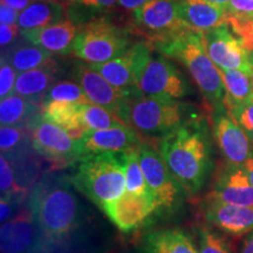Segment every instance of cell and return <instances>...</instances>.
Segmentation results:
<instances>
[{
	"mask_svg": "<svg viewBox=\"0 0 253 253\" xmlns=\"http://www.w3.org/2000/svg\"><path fill=\"white\" fill-rule=\"evenodd\" d=\"M93 71L106 79L107 81L122 91L126 97L132 94L140 93L134 77V63H132L131 48L118 59L103 63H88Z\"/></svg>",
	"mask_w": 253,
	"mask_h": 253,
	"instance_id": "7402d4cb",
	"label": "cell"
},
{
	"mask_svg": "<svg viewBox=\"0 0 253 253\" xmlns=\"http://www.w3.org/2000/svg\"><path fill=\"white\" fill-rule=\"evenodd\" d=\"M149 0H118V5L125 11L135 12L136 9L142 7Z\"/></svg>",
	"mask_w": 253,
	"mask_h": 253,
	"instance_id": "7bdbcfd3",
	"label": "cell"
},
{
	"mask_svg": "<svg viewBox=\"0 0 253 253\" xmlns=\"http://www.w3.org/2000/svg\"><path fill=\"white\" fill-rule=\"evenodd\" d=\"M229 12V11H227ZM227 25L236 34L242 46L248 50L253 52V18L238 17V15L229 13Z\"/></svg>",
	"mask_w": 253,
	"mask_h": 253,
	"instance_id": "d590c367",
	"label": "cell"
},
{
	"mask_svg": "<svg viewBox=\"0 0 253 253\" xmlns=\"http://www.w3.org/2000/svg\"><path fill=\"white\" fill-rule=\"evenodd\" d=\"M198 253H233L230 243L224 236L209 227H199Z\"/></svg>",
	"mask_w": 253,
	"mask_h": 253,
	"instance_id": "836d02e7",
	"label": "cell"
},
{
	"mask_svg": "<svg viewBox=\"0 0 253 253\" xmlns=\"http://www.w3.org/2000/svg\"><path fill=\"white\" fill-rule=\"evenodd\" d=\"M204 218L210 225L231 237H245L253 231V208L205 202Z\"/></svg>",
	"mask_w": 253,
	"mask_h": 253,
	"instance_id": "e0dca14e",
	"label": "cell"
},
{
	"mask_svg": "<svg viewBox=\"0 0 253 253\" xmlns=\"http://www.w3.org/2000/svg\"><path fill=\"white\" fill-rule=\"evenodd\" d=\"M81 106L82 104L48 101L42 104V115L48 121L65 129L74 140H80L84 135L81 123Z\"/></svg>",
	"mask_w": 253,
	"mask_h": 253,
	"instance_id": "484cf974",
	"label": "cell"
},
{
	"mask_svg": "<svg viewBox=\"0 0 253 253\" xmlns=\"http://www.w3.org/2000/svg\"><path fill=\"white\" fill-rule=\"evenodd\" d=\"M0 190L1 196H18L25 198L24 188L19 185L15 178L14 166H12L5 155L0 156Z\"/></svg>",
	"mask_w": 253,
	"mask_h": 253,
	"instance_id": "e575fe53",
	"label": "cell"
},
{
	"mask_svg": "<svg viewBox=\"0 0 253 253\" xmlns=\"http://www.w3.org/2000/svg\"><path fill=\"white\" fill-rule=\"evenodd\" d=\"M243 168H244V170L246 171V173H248L250 181H251L252 185H253V157L249 158V160L244 163Z\"/></svg>",
	"mask_w": 253,
	"mask_h": 253,
	"instance_id": "bcb514c9",
	"label": "cell"
},
{
	"mask_svg": "<svg viewBox=\"0 0 253 253\" xmlns=\"http://www.w3.org/2000/svg\"><path fill=\"white\" fill-rule=\"evenodd\" d=\"M118 115L126 126L140 134L161 140L190 120L203 116V114H199L189 103L145 96L140 91L126 97Z\"/></svg>",
	"mask_w": 253,
	"mask_h": 253,
	"instance_id": "277c9868",
	"label": "cell"
},
{
	"mask_svg": "<svg viewBox=\"0 0 253 253\" xmlns=\"http://www.w3.org/2000/svg\"><path fill=\"white\" fill-rule=\"evenodd\" d=\"M227 11L238 17L253 18V0H229Z\"/></svg>",
	"mask_w": 253,
	"mask_h": 253,
	"instance_id": "ab89813d",
	"label": "cell"
},
{
	"mask_svg": "<svg viewBox=\"0 0 253 253\" xmlns=\"http://www.w3.org/2000/svg\"><path fill=\"white\" fill-rule=\"evenodd\" d=\"M31 145L37 154L46 160L66 166L81 158L79 141L74 140L61 126L36 113L26 123Z\"/></svg>",
	"mask_w": 253,
	"mask_h": 253,
	"instance_id": "9c48e42d",
	"label": "cell"
},
{
	"mask_svg": "<svg viewBox=\"0 0 253 253\" xmlns=\"http://www.w3.org/2000/svg\"><path fill=\"white\" fill-rule=\"evenodd\" d=\"M131 53L136 86L145 96L178 100L190 93L184 74L149 41L134 43Z\"/></svg>",
	"mask_w": 253,
	"mask_h": 253,
	"instance_id": "5b68a950",
	"label": "cell"
},
{
	"mask_svg": "<svg viewBox=\"0 0 253 253\" xmlns=\"http://www.w3.org/2000/svg\"><path fill=\"white\" fill-rule=\"evenodd\" d=\"M226 112L242 126L250 140L253 142V100L250 99L245 102L237 104L232 108L226 109Z\"/></svg>",
	"mask_w": 253,
	"mask_h": 253,
	"instance_id": "8d00e7d4",
	"label": "cell"
},
{
	"mask_svg": "<svg viewBox=\"0 0 253 253\" xmlns=\"http://www.w3.org/2000/svg\"><path fill=\"white\" fill-rule=\"evenodd\" d=\"M205 202L253 208V185L244 168L229 164L218 176Z\"/></svg>",
	"mask_w": 253,
	"mask_h": 253,
	"instance_id": "9a60e30c",
	"label": "cell"
},
{
	"mask_svg": "<svg viewBox=\"0 0 253 253\" xmlns=\"http://www.w3.org/2000/svg\"><path fill=\"white\" fill-rule=\"evenodd\" d=\"M78 27L74 21L65 17L58 23L39 30H20V36L34 45L48 50L52 54L66 55L73 53V45L78 34Z\"/></svg>",
	"mask_w": 253,
	"mask_h": 253,
	"instance_id": "d6986e66",
	"label": "cell"
},
{
	"mask_svg": "<svg viewBox=\"0 0 253 253\" xmlns=\"http://www.w3.org/2000/svg\"><path fill=\"white\" fill-rule=\"evenodd\" d=\"M137 155L148 188L156 205V213L173 212L182 201L181 184L170 172L160 151L142 142L137 148Z\"/></svg>",
	"mask_w": 253,
	"mask_h": 253,
	"instance_id": "ba28073f",
	"label": "cell"
},
{
	"mask_svg": "<svg viewBox=\"0 0 253 253\" xmlns=\"http://www.w3.org/2000/svg\"><path fill=\"white\" fill-rule=\"evenodd\" d=\"M252 100H253V79H252Z\"/></svg>",
	"mask_w": 253,
	"mask_h": 253,
	"instance_id": "c3c4849f",
	"label": "cell"
},
{
	"mask_svg": "<svg viewBox=\"0 0 253 253\" xmlns=\"http://www.w3.org/2000/svg\"><path fill=\"white\" fill-rule=\"evenodd\" d=\"M116 2L118 0H72L65 5L66 17L80 26L94 19L108 17Z\"/></svg>",
	"mask_w": 253,
	"mask_h": 253,
	"instance_id": "83f0119b",
	"label": "cell"
},
{
	"mask_svg": "<svg viewBox=\"0 0 253 253\" xmlns=\"http://www.w3.org/2000/svg\"><path fill=\"white\" fill-rule=\"evenodd\" d=\"M71 179L46 177L36 185L28 209L40 236L52 244H61L80 226L81 204Z\"/></svg>",
	"mask_w": 253,
	"mask_h": 253,
	"instance_id": "7a4b0ae2",
	"label": "cell"
},
{
	"mask_svg": "<svg viewBox=\"0 0 253 253\" xmlns=\"http://www.w3.org/2000/svg\"><path fill=\"white\" fill-rule=\"evenodd\" d=\"M239 253H253V231L244 237Z\"/></svg>",
	"mask_w": 253,
	"mask_h": 253,
	"instance_id": "f6af8a7d",
	"label": "cell"
},
{
	"mask_svg": "<svg viewBox=\"0 0 253 253\" xmlns=\"http://www.w3.org/2000/svg\"><path fill=\"white\" fill-rule=\"evenodd\" d=\"M102 211L118 229L129 232L144 225L145 221L156 213V205L151 195L126 191L116 201L107 204Z\"/></svg>",
	"mask_w": 253,
	"mask_h": 253,
	"instance_id": "5bb4252c",
	"label": "cell"
},
{
	"mask_svg": "<svg viewBox=\"0 0 253 253\" xmlns=\"http://www.w3.org/2000/svg\"><path fill=\"white\" fill-rule=\"evenodd\" d=\"M31 143L30 135L24 126H6L0 128V149L1 155L5 156H14L17 150H23V145Z\"/></svg>",
	"mask_w": 253,
	"mask_h": 253,
	"instance_id": "d6a6232c",
	"label": "cell"
},
{
	"mask_svg": "<svg viewBox=\"0 0 253 253\" xmlns=\"http://www.w3.org/2000/svg\"><path fill=\"white\" fill-rule=\"evenodd\" d=\"M178 6L179 17L196 31L208 32L227 25V9L207 0H178Z\"/></svg>",
	"mask_w": 253,
	"mask_h": 253,
	"instance_id": "44dd1931",
	"label": "cell"
},
{
	"mask_svg": "<svg viewBox=\"0 0 253 253\" xmlns=\"http://www.w3.org/2000/svg\"><path fill=\"white\" fill-rule=\"evenodd\" d=\"M41 112V107L33 101L11 94L0 103V122L6 126H24L36 113Z\"/></svg>",
	"mask_w": 253,
	"mask_h": 253,
	"instance_id": "4316f807",
	"label": "cell"
},
{
	"mask_svg": "<svg viewBox=\"0 0 253 253\" xmlns=\"http://www.w3.org/2000/svg\"><path fill=\"white\" fill-rule=\"evenodd\" d=\"M39 235V229L30 209L20 211L7 223L1 224V253H28L38 244Z\"/></svg>",
	"mask_w": 253,
	"mask_h": 253,
	"instance_id": "ac0fdd59",
	"label": "cell"
},
{
	"mask_svg": "<svg viewBox=\"0 0 253 253\" xmlns=\"http://www.w3.org/2000/svg\"><path fill=\"white\" fill-rule=\"evenodd\" d=\"M208 54L221 71H242L253 77L251 54L242 46L238 38L223 25L213 30L203 32Z\"/></svg>",
	"mask_w": 253,
	"mask_h": 253,
	"instance_id": "7c38bea8",
	"label": "cell"
},
{
	"mask_svg": "<svg viewBox=\"0 0 253 253\" xmlns=\"http://www.w3.org/2000/svg\"><path fill=\"white\" fill-rule=\"evenodd\" d=\"M212 128L218 148L230 166L243 167L249 158L253 157V142L223 104L213 107Z\"/></svg>",
	"mask_w": 253,
	"mask_h": 253,
	"instance_id": "8fae6325",
	"label": "cell"
},
{
	"mask_svg": "<svg viewBox=\"0 0 253 253\" xmlns=\"http://www.w3.org/2000/svg\"><path fill=\"white\" fill-rule=\"evenodd\" d=\"M131 34L130 27L120 26L108 17L94 19L78 27L73 54L87 63L108 62L134 46Z\"/></svg>",
	"mask_w": 253,
	"mask_h": 253,
	"instance_id": "52a82bcc",
	"label": "cell"
},
{
	"mask_svg": "<svg viewBox=\"0 0 253 253\" xmlns=\"http://www.w3.org/2000/svg\"><path fill=\"white\" fill-rule=\"evenodd\" d=\"M61 75V68L53 59L45 66L20 73L15 82L14 93L33 101L42 108L47 91Z\"/></svg>",
	"mask_w": 253,
	"mask_h": 253,
	"instance_id": "ffe728a7",
	"label": "cell"
},
{
	"mask_svg": "<svg viewBox=\"0 0 253 253\" xmlns=\"http://www.w3.org/2000/svg\"><path fill=\"white\" fill-rule=\"evenodd\" d=\"M137 148L121 153L122 166L126 175V191L137 195H151L147 181H145L144 173L142 171L140 161H138Z\"/></svg>",
	"mask_w": 253,
	"mask_h": 253,
	"instance_id": "4dcf8cb0",
	"label": "cell"
},
{
	"mask_svg": "<svg viewBox=\"0 0 253 253\" xmlns=\"http://www.w3.org/2000/svg\"><path fill=\"white\" fill-rule=\"evenodd\" d=\"M158 151L186 194H198L212 170L210 134L204 116L190 120L161 138Z\"/></svg>",
	"mask_w": 253,
	"mask_h": 253,
	"instance_id": "6da1fadb",
	"label": "cell"
},
{
	"mask_svg": "<svg viewBox=\"0 0 253 253\" xmlns=\"http://www.w3.org/2000/svg\"><path fill=\"white\" fill-rule=\"evenodd\" d=\"M226 94L224 96L223 106L225 109L240 104L252 99V79L251 75L242 71H221Z\"/></svg>",
	"mask_w": 253,
	"mask_h": 253,
	"instance_id": "f1b7e54d",
	"label": "cell"
},
{
	"mask_svg": "<svg viewBox=\"0 0 253 253\" xmlns=\"http://www.w3.org/2000/svg\"><path fill=\"white\" fill-rule=\"evenodd\" d=\"M0 65V97L5 99L14 93L17 82V71L5 59L1 58Z\"/></svg>",
	"mask_w": 253,
	"mask_h": 253,
	"instance_id": "74e56055",
	"label": "cell"
},
{
	"mask_svg": "<svg viewBox=\"0 0 253 253\" xmlns=\"http://www.w3.org/2000/svg\"><path fill=\"white\" fill-rule=\"evenodd\" d=\"M59 1H62V0H59Z\"/></svg>",
	"mask_w": 253,
	"mask_h": 253,
	"instance_id": "f907efd6",
	"label": "cell"
},
{
	"mask_svg": "<svg viewBox=\"0 0 253 253\" xmlns=\"http://www.w3.org/2000/svg\"><path fill=\"white\" fill-rule=\"evenodd\" d=\"M188 26L179 17L178 0H149L132 12V33L155 41Z\"/></svg>",
	"mask_w": 253,
	"mask_h": 253,
	"instance_id": "30bf717a",
	"label": "cell"
},
{
	"mask_svg": "<svg viewBox=\"0 0 253 253\" xmlns=\"http://www.w3.org/2000/svg\"><path fill=\"white\" fill-rule=\"evenodd\" d=\"M145 253H198V249L184 231L179 229L155 230L144 236Z\"/></svg>",
	"mask_w": 253,
	"mask_h": 253,
	"instance_id": "d4e9b609",
	"label": "cell"
},
{
	"mask_svg": "<svg viewBox=\"0 0 253 253\" xmlns=\"http://www.w3.org/2000/svg\"><path fill=\"white\" fill-rule=\"evenodd\" d=\"M66 7L59 0H33L20 12L17 25L21 31L39 30L65 18Z\"/></svg>",
	"mask_w": 253,
	"mask_h": 253,
	"instance_id": "cb8c5ba5",
	"label": "cell"
},
{
	"mask_svg": "<svg viewBox=\"0 0 253 253\" xmlns=\"http://www.w3.org/2000/svg\"><path fill=\"white\" fill-rule=\"evenodd\" d=\"M149 42L161 54L184 66L212 108L223 104L226 94L225 84L220 69L208 54L203 32L184 26L162 39Z\"/></svg>",
	"mask_w": 253,
	"mask_h": 253,
	"instance_id": "3957f363",
	"label": "cell"
},
{
	"mask_svg": "<svg viewBox=\"0 0 253 253\" xmlns=\"http://www.w3.org/2000/svg\"><path fill=\"white\" fill-rule=\"evenodd\" d=\"M74 188L101 210L126 191L121 153L82 157L71 178Z\"/></svg>",
	"mask_w": 253,
	"mask_h": 253,
	"instance_id": "8992f818",
	"label": "cell"
},
{
	"mask_svg": "<svg viewBox=\"0 0 253 253\" xmlns=\"http://www.w3.org/2000/svg\"><path fill=\"white\" fill-rule=\"evenodd\" d=\"M48 101H60V102H71L78 104H90L91 102L88 100V97L84 94V89L77 82L62 80L58 81L49 88L47 91L45 101L43 103ZM93 104V103H91Z\"/></svg>",
	"mask_w": 253,
	"mask_h": 253,
	"instance_id": "1f68e13d",
	"label": "cell"
},
{
	"mask_svg": "<svg viewBox=\"0 0 253 253\" xmlns=\"http://www.w3.org/2000/svg\"><path fill=\"white\" fill-rule=\"evenodd\" d=\"M71 73L91 103L112 110L115 114L120 112L126 96L113 87L102 75L93 71L87 62L74 63Z\"/></svg>",
	"mask_w": 253,
	"mask_h": 253,
	"instance_id": "2e32d148",
	"label": "cell"
},
{
	"mask_svg": "<svg viewBox=\"0 0 253 253\" xmlns=\"http://www.w3.org/2000/svg\"><path fill=\"white\" fill-rule=\"evenodd\" d=\"M250 54H251V60H252V63H253V52L250 53Z\"/></svg>",
	"mask_w": 253,
	"mask_h": 253,
	"instance_id": "681fc988",
	"label": "cell"
},
{
	"mask_svg": "<svg viewBox=\"0 0 253 253\" xmlns=\"http://www.w3.org/2000/svg\"><path fill=\"white\" fill-rule=\"evenodd\" d=\"M23 197L18 196H1L0 198V221L1 224L7 223L14 216V211L23 202Z\"/></svg>",
	"mask_w": 253,
	"mask_h": 253,
	"instance_id": "f35d334b",
	"label": "cell"
},
{
	"mask_svg": "<svg viewBox=\"0 0 253 253\" xmlns=\"http://www.w3.org/2000/svg\"><path fill=\"white\" fill-rule=\"evenodd\" d=\"M209 2H212V4H216V5H219L221 7L226 8L227 9V6H229V0H207Z\"/></svg>",
	"mask_w": 253,
	"mask_h": 253,
	"instance_id": "7dc6e473",
	"label": "cell"
},
{
	"mask_svg": "<svg viewBox=\"0 0 253 253\" xmlns=\"http://www.w3.org/2000/svg\"><path fill=\"white\" fill-rule=\"evenodd\" d=\"M20 36V28L18 25H1L0 26V45L5 48L18 40Z\"/></svg>",
	"mask_w": 253,
	"mask_h": 253,
	"instance_id": "60d3db41",
	"label": "cell"
},
{
	"mask_svg": "<svg viewBox=\"0 0 253 253\" xmlns=\"http://www.w3.org/2000/svg\"><path fill=\"white\" fill-rule=\"evenodd\" d=\"M81 123L84 134L118 126H126L118 114L96 104H82Z\"/></svg>",
	"mask_w": 253,
	"mask_h": 253,
	"instance_id": "f546056e",
	"label": "cell"
},
{
	"mask_svg": "<svg viewBox=\"0 0 253 253\" xmlns=\"http://www.w3.org/2000/svg\"><path fill=\"white\" fill-rule=\"evenodd\" d=\"M142 143L140 135L129 126H118L113 128L86 132L79 140L82 157L100 154H120L136 149Z\"/></svg>",
	"mask_w": 253,
	"mask_h": 253,
	"instance_id": "4fadbf2b",
	"label": "cell"
},
{
	"mask_svg": "<svg viewBox=\"0 0 253 253\" xmlns=\"http://www.w3.org/2000/svg\"><path fill=\"white\" fill-rule=\"evenodd\" d=\"M32 1L33 0H1V4L11 6L12 8L17 9V11H24Z\"/></svg>",
	"mask_w": 253,
	"mask_h": 253,
	"instance_id": "ee69618b",
	"label": "cell"
},
{
	"mask_svg": "<svg viewBox=\"0 0 253 253\" xmlns=\"http://www.w3.org/2000/svg\"><path fill=\"white\" fill-rule=\"evenodd\" d=\"M19 11L12 8L11 6L0 5V23L1 25H17L19 18Z\"/></svg>",
	"mask_w": 253,
	"mask_h": 253,
	"instance_id": "b9f144b4",
	"label": "cell"
},
{
	"mask_svg": "<svg viewBox=\"0 0 253 253\" xmlns=\"http://www.w3.org/2000/svg\"><path fill=\"white\" fill-rule=\"evenodd\" d=\"M1 49V58L5 59L19 74L45 66L53 60L52 53L30 42L23 37Z\"/></svg>",
	"mask_w": 253,
	"mask_h": 253,
	"instance_id": "603a6c76",
	"label": "cell"
}]
</instances>
